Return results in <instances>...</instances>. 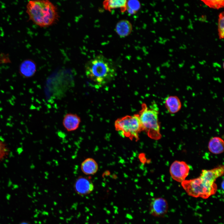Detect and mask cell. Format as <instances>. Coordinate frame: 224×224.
<instances>
[{
    "mask_svg": "<svg viewBox=\"0 0 224 224\" xmlns=\"http://www.w3.org/2000/svg\"><path fill=\"white\" fill-rule=\"evenodd\" d=\"M87 77L96 85L101 87L112 80L116 70L112 61L99 55L88 61L85 66Z\"/></svg>",
    "mask_w": 224,
    "mask_h": 224,
    "instance_id": "obj_1",
    "label": "cell"
},
{
    "mask_svg": "<svg viewBox=\"0 0 224 224\" xmlns=\"http://www.w3.org/2000/svg\"><path fill=\"white\" fill-rule=\"evenodd\" d=\"M217 179L212 170H203L199 177L185 180L181 183L182 185L189 196L207 199L217 191V185L215 183Z\"/></svg>",
    "mask_w": 224,
    "mask_h": 224,
    "instance_id": "obj_2",
    "label": "cell"
},
{
    "mask_svg": "<svg viewBox=\"0 0 224 224\" xmlns=\"http://www.w3.org/2000/svg\"><path fill=\"white\" fill-rule=\"evenodd\" d=\"M27 12L30 20L41 27L50 26L58 18L55 6L47 0L29 1L27 6Z\"/></svg>",
    "mask_w": 224,
    "mask_h": 224,
    "instance_id": "obj_3",
    "label": "cell"
},
{
    "mask_svg": "<svg viewBox=\"0 0 224 224\" xmlns=\"http://www.w3.org/2000/svg\"><path fill=\"white\" fill-rule=\"evenodd\" d=\"M142 131H145L151 139L158 140L162 137L160 132L158 112L157 106L149 108L145 103L142 104L139 114Z\"/></svg>",
    "mask_w": 224,
    "mask_h": 224,
    "instance_id": "obj_4",
    "label": "cell"
},
{
    "mask_svg": "<svg viewBox=\"0 0 224 224\" xmlns=\"http://www.w3.org/2000/svg\"><path fill=\"white\" fill-rule=\"evenodd\" d=\"M115 126L121 136L131 139H138L139 134L142 131L139 114L127 115L117 119L115 121Z\"/></svg>",
    "mask_w": 224,
    "mask_h": 224,
    "instance_id": "obj_5",
    "label": "cell"
},
{
    "mask_svg": "<svg viewBox=\"0 0 224 224\" xmlns=\"http://www.w3.org/2000/svg\"><path fill=\"white\" fill-rule=\"evenodd\" d=\"M190 170L189 166L186 163L176 161L171 164L170 173L174 180L182 183L188 176Z\"/></svg>",
    "mask_w": 224,
    "mask_h": 224,
    "instance_id": "obj_6",
    "label": "cell"
},
{
    "mask_svg": "<svg viewBox=\"0 0 224 224\" xmlns=\"http://www.w3.org/2000/svg\"><path fill=\"white\" fill-rule=\"evenodd\" d=\"M169 208L168 202L164 198H155L152 199L150 203V214L155 217H162L167 214Z\"/></svg>",
    "mask_w": 224,
    "mask_h": 224,
    "instance_id": "obj_7",
    "label": "cell"
},
{
    "mask_svg": "<svg viewBox=\"0 0 224 224\" xmlns=\"http://www.w3.org/2000/svg\"><path fill=\"white\" fill-rule=\"evenodd\" d=\"M76 193L80 196L91 193L94 189V185L90 178L80 176L77 179L74 185Z\"/></svg>",
    "mask_w": 224,
    "mask_h": 224,
    "instance_id": "obj_8",
    "label": "cell"
},
{
    "mask_svg": "<svg viewBox=\"0 0 224 224\" xmlns=\"http://www.w3.org/2000/svg\"><path fill=\"white\" fill-rule=\"evenodd\" d=\"M81 122L80 118L77 115L69 113L66 115L64 117L63 124L67 131L71 132L78 128Z\"/></svg>",
    "mask_w": 224,
    "mask_h": 224,
    "instance_id": "obj_9",
    "label": "cell"
},
{
    "mask_svg": "<svg viewBox=\"0 0 224 224\" xmlns=\"http://www.w3.org/2000/svg\"><path fill=\"white\" fill-rule=\"evenodd\" d=\"M19 70L20 74L23 77L26 78L31 77L36 72V66L33 61L26 60L21 63Z\"/></svg>",
    "mask_w": 224,
    "mask_h": 224,
    "instance_id": "obj_10",
    "label": "cell"
},
{
    "mask_svg": "<svg viewBox=\"0 0 224 224\" xmlns=\"http://www.w3.org/2000/svg\"><path fill=\"white\" fill-rule=\"evenodd\" d=\"M81 169L82 172L85 175H92L96 173L99 169V166L94 159L88 158L81 163Z\"/></svg>",
    "mask_w": 224,
    "mask_h": 224,
    "instance_id": "obj_11",
    "label": "cell"
},
{
    "mask_svg": "<svg viewBox=\"0 0 224 224\" xmlns=\"http://www.w3.org/2000/svg\"><path fill=\"white\" fill-rule=\"evenodd\" d=\"M164 104L168 111L171 114L178 112L182 108L181 102L176 96H171L166 98Z\"/></svg>",
    "mask_w": 224,
    "mask_h": 224,
    "instance_id": "obj_12",
    "label": "cell"
},
{
    "mask_svg": "<svg viewBox=\"0 0 224 224\" xmlns=\"http://www.w3.org/2000/svg\"><path fill=\"white\" fill-rule=\"evenodd\" d=\"M224 144V141L221 138L213 137L209 141L208 149L213 154H220L223 152Z\"/></svg>",
    "mask_w": 224,
    "mask_h": 224,
    "instance_id": "obj_13",
    "label": "cell"
},
{
    "mask_svg": "<svg viewBox=\"0 0 224 224\" xmlns=\"http://www.w3.org/2000/svg\"><path fill=\"white\" fill-rule=\"evenodd\" d=\"M117 30L120 35L125 36L129 34L131 30V25L127 21H121L117 24Z\"/></svg>",
    "mask_w": 224,
    "mask_h": 224,
    "instance_id": "obj_14",
    "label": "cell"
},
{
    "mask_svg": "<svg viewBox=\"0 0 224 224\" xmlns=\"http://www.w3.org/2000/svg\"><path fill=\"white\" fill-rule=\"evenodd\" d=\"M126 3V1H108V7L111 9L123 8L125 7Z\"/></svg>",
    "mask_w": 224,
    "mask_h": 224,
    "instance_id": "obj_15",
    "label": "cell"
},
{
    "mask_svg": "<svg viewBox=\"0 0 224 224\" xmlns=\"http://www.w3.org/2000/svg\"><path fill=\"white\" fill-rule=\"evenodd\" d=\"M224 17L223 13H222L220 15L219 20V30L220 38H223L224 37Z\"/></svg>",
    "mask_w": 224,
    "mask_h": 224,
    "instance_id": "obj_16",
    "label": "cell"
},
{
    "mask_svg": "<svg viewBox=\"0 0 224 224\" xmlns=\"http://www.w3.org/2000/svg\"><path fill=\"white\" fill-rule=\"evenodd\" d=\"M208 5L211 6V7L215 8H220L221 6L223 5V1H206Z\"/></svg>",
    "mask_w": 224,
    "mask_h": 224,
    "instance_id": "obj_17",
    "label": "cell"
},
{
    "mask_svg": "<svg viewBox=\"0 0 224 224\" xmlns=\"http://www.w3.org/2000/svg\"><path fill=\"white\" fill-rule=\"evenodd\" d=\"M7 152V150L4 144L2 142H0V159L4 156Z\"/></svg>",
    "mask_w": 224,
    "mask_h": 224,
    "instance_id": "obj_18",
    "label": "cell"
},
{
    "mask_svg": "<svg viewBox=\"0 0 224 224\" xmlns=\"http://www.w3.org/2000/svg\"><path fill=\"white\" fill-rule=\"evenodd\" d=\"M129 4V7L131 8L132 9H137L138 8V7L139 6V5H138V3L137 2H132V1Z\"/></svg>",
    "mask_w": 224,
    "mask_h": 224,
    "instance_id": "obj_19",
    "label": "cell"
}]
</instances>
